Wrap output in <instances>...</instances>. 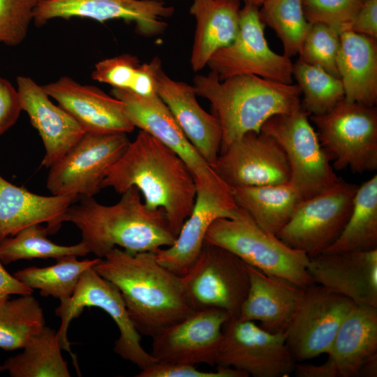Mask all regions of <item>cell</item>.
Here are the masks:
<instances>
[{
  "mask_svg": "<svg viewBox=\"0 0 377 377\" xmlns=\"http://www.w3.org/2000/svg\"><path fill=\"white\" fill-rule=\"evenodd\" d=\"M339 47V32L325 24L314 23L311 24L301 45L299 60L340 78L337 67Z\"/></svg>",
  "mask_w": 377,
  "mask_h": 377,
  "instance_id": "cell-37",
  "label": "cell"
},
{
  "mask_svg": "<svg viewBox=\"0 0 377 377\" xmlns=\"http://www.w3.org/2000/svg\"><path fill=\"white\" fill-rule=\"evenodd\" d=\"M22 110L17 89L0 77V135L16 123Z\"/></svg>",
  "mask_w": 377,
  "mask_h": 377,
  "instance_id": "cell-42",
  "label": "cell"
},
{
  "mask_svg": "<svg viewBox=\"0 0 377 377\" xmlns=\"http://www.w3.org/2000/svg\"><path fill=\"white\" fill-rule=\"evenodd\" d=\"M112 205L98 202L93 197H80L71 204L61 222H71L80 231L89 252L102 258L114 247L136 253L155 252L174 244L162 209H151L142 200L140 191L132 186Z\"/></svg>",
  "mask_w": 377,
  "mask_h": 377,
  "instance_id": "cell-3",
  "label": "cell"
},
{
  "mask_svg": "<svg viewBox=\"0 0 377 377\" xmlns=\"http://www.w3.org/2000/svg\"><path fill=\"white\" fill-rule=\"evenodd\" d=\"M132 186L140 191L148 208L163 210L177 237L195 203V179L175 151L142 130L101 184V189L110 187L120 194Z\"/></svg>",
  "mask_w": 377,
  "mask_h": 377,
  "instance_id": "cell-1",
  "label": "cell"
},
{
  "mask_svg": "<svg viewBox=\"0 0 377 377\" xmlns=\"http://www.w3.org/2000/svg\"><path fill=\"white\" fill-rule=\"evenodd\" d=\"M244 4L253 6L256 7H260L265 0H242Z\"/></svg>",
  "mask_w": 377,
  "mask_h": 377,
  "instance_id": "cell-47",
  "label": "cell"
},
{
  "mask_svg": "<svg viewBox=\"0 0 377 377\" xmlns=\"http://www.w3.org/2000/svg\"><path fill=\"white\" fill-rule=\"evenodd\" d=\"M205 242L221 246L265 274L302 288L314 284L307 271L309 258L258 226L242 209L232 218L215 220Z\"/></svg>",
  "mask_w": 377,
  "mask_h": 377,
  "instance_id": "cell-5",
  "label": "cell"
},
{
  "mask_svg": "<svg viewBox=\"0 0 377 377\" xmlns=\"http://www.w3.org/2000/svg\"><path fill=\"white\" fill-rule=\"evenodd\" d=\"M247 270L249 288L237 318L258 321L263 329L272 333L285 332L305 288L249 265Z\"/></svg>",
  "mask_w": 377,
  "mask_h": 377,
  "instance_id": "cell-24",
  "label": "cell"
},
{
  "mask_svg": "<svg viewBox=\"0 0 377 377\" xmlns=\"http://www.w3.org/2000/svg\"><path fill=\"white\" fill-rule=\"evenodd\" d=\"M231 318L219 309L195 310L152 337L151 355L157 362L216 364L223 327Z\"/></svg>",
  "mask_w": 377,
  "mask_h": 377,
  "instance_id": "cell-17",
  "label": "cell"
},
{
  "mask_svg": "<svg viewBox=\"0 0 377 377\" xmlns=\"http://www.w3.org/2000/svg\"><path fill=\"white\" fill-rule=\"evenodd\" d=\"M141 64L137 57L123 54L96 63L91 77L112 88L131 91L138 79Z\"/></svg>",
  "mask_w": 377,
  "mask_h": 377,
  "instance_id": "cell-40",
  "label": "cell"
},
{
  "mask_svg": "<svg viewBox=\"0 0 377 377\" xmlns=\"http://www.w3.org/2000/svg\"><path fill=\"white\" fill-rule=\"evenodd\" d=\"M43 88L87 133L127 134L135 128L126 114L124 103L95 86L82 84L63 76Z\"/></svg>",
  "mask_w": 377,
  "mask_h": 377,
  "instance_id": "cell-20",
  "label": "cell"
},
{
  "mask_svg": "<svg viewBox=\"0 0 377 377\" xmlns=\"http://www.w3.org/2000/svg\"><path fill=\"white\" fill-rule=\"evenodd\" d=\"M321 147L337 170L363 173L377 169V110L344 98L327 112L311 115Z\"/></svg>",
  "mask_w": 377,
  "mask_h": 377,
  "instance_id": "cell-6",
  "label": "cell"
},
{
  "mask_svg": "<svg viewBox=\"0 0 377 377\" xmlns=\"http://www.w3.org/2000/svg\"><path fill=\"white\" fill-rule=\"evenodd\" d=\"M377 354V307L355 304L341 323L327 361L336 377H357L362 364Z\"/></svg>",
  "mask_w": 377,
  "mask_h": 377,
  "instance_id": "cell-26",
  "label": "cell"
},
{
  "mask_svg": "<svg viewBox=\"0 0 377 377\" xmlns=\"http://www.w3.org/2000/svg\"><path fill=\"white\" fill-rule=\"evenodd\" d=\"M377 376V354L368 358L361 366L357 377Z\"/></svg>",
  "mask_w": 377,
  "mask_h": 377,
  "instance_id": "cell-46",
  "label": "cell"
},
{
  "mask_svg": "<svg viewBox=\"0 0 377 377\" xmlns=\"http://www.w3.org/2000/svg\"><path fill=\"white\" fill-rule=\"evenodd\" d=\"M337 67L344 99L374 106L377 101L376 39L351 30L341 32Z\"/></svg>",
  "mask_w": 377,
  "mask_h": 377,
  "instance_id": "cell-27",
  "label": "cell"
},
{
  "mask_svg": "<svg viewBox=\"0 0 377 377\" xmlns=\"http://www.w3.org/2000/svg\"><path fill=\"white\" fill-rule=\"evenodd\" d=\"M130 142L126 133L86 132L60 161L49 168L47 190L55 195L94 197L101 191L108 171L121 157Z\"/></svg>",
  "mask_w": 377,
  "mask_h": 377,
  "instance_id": "cell-13",
  "label": "cell"
},
{
  "mask_svg": "<svg viewBox=\"0 0 377 377\" xmlns=\"http://www.w3.org/2000/svg\"><path fill=\"white\" fill-rule=\"evenodd\" d=\"M78 199L69 195H42L7 181L0 175V242L22 229L47 223L50 234L57 232L66 209Z\"/></svg>",
  "mask_w": 377,
  "mask_h": 377,
  "instance_id": "cell-25",
  "label": "cell"
},
{
  "mask_svg": "<svg viewBox=\"0 0 377 377\" xmlns=\"http://www.w3.org/2000/svg\"><path fill=\"white\" fill-rule=\"evenodd\" d=\"M137 377H248L241 371L230 367L217 366L216 371H203L195 365L156 362L141 369Z\"/></svg>",
  "mask_w": 377,
  "mask_h": 377,
  "instance_id": "cell-41",
  "label": "cell"
},
{
  "mask_svg": "<svg viewBox=\"0 0 377 377\" xmlns=\"http://www.w3.org/2000/svg\"><path fill=\"white\" fill-rule=\"evenodd\" d=\"M259 8L244 4L239 11V30L234 40L215 52L207 66L221 80L254 75L272 81L293 84L290 57L272 51L265 39Z\"/></svg>",
  "mask_w": 377,
  "mask_h": 377,
  "instance_id": "cell-12",
  "label": "cell"
},
{
  "mask_svg": "<svg viewBox=\"0 0 377 377\" xmlns=\"http://www.w3.org/2000/svg\"><path fill=\"white\" fill-rule=\"evenodd\" d=\"M237 206L264 230L277 235L304 200L297 189L286 182L232 188Z\"/></svg>",
  "mask_w": 377,
  "mask_h": 377,
  "instance_id": "cell-29",
  "label": "cell"
},
{
  "mask_svg": "<svg viewBox=\"0 0 377 377\" xmlns=\"http://www.w3.org/2000/svg\"><path fill=\"white\" fill-rule=\"evenodd\" d=\"M193 87L197 96L209 102L212 114L219 122L221 151L249 131L260 132L269 117L302 106L297 84L277 82L254 75L221 80L211 71L195 76Z\"/></svg>",
  "mask_w": 377,
  "mask_h": 377,
  "instance_id": "cell-4",
  "label": "cell"
},
{
  "mask_svg": "<svg viewBox=\"0 0 377 377\" xmlns=\"http://www.w3.org/2000/svg\"><path fill=\"white\" fill-rule=\"evenodd\" d=\"M111 94L124 103L126 114L134 126L175 151L187 165L194 179L213 170L186 137L158 94L143 96L116 88L112 89Z\"/></svg>",
  "mask_w": 377,
  "mask_h": 377,
  "instance_id": "cell-22",
  "label": "cell"
},
{
  "mask_svg": "<svg viewBox=\"0 0 377 377\" xmlns=\"http://www.w3.org/2000/svg\"><path fill=\"white\" fill-rule=\"evenodd\" d=\"M194 179L196 197L190 215L174 244L155 251L157 261L179 276L195 264L212 223L218 219L235 217L239 210L232 188L214 170Z\"/></svg>",
  "mask_w": 377,
  "mask_h": 377,
  "instance_id": "cell-11",
  "label": "cell"
},
{
  "mask_svg": "<svg viewBox=\"0 0 377 377\" xmlns=\"http://www.w3.org/2000/svg\"><path fill=\"white\" fill-rule=\"evenodd\" d=\"M212 168L232 188L281 184L290 179L283 150L261 131H249L221 150Z\"/></svg>",
  "mask_w": 377,
  "mask_h": 377,
  "instance_id": "cell-18",
  "label": "cell"
},
{
  "mask_svg": "<svg viewBox=\"0 0 377 377\" xmlns=\"http://www.w3.org/2000/svg\"><path fill=\"white\" fill-rule=\"evenodd\" d=\"M22 110L38 131L45 147L41 165L50 168L60 161L86 133L63 108L55 105L43 86L28 76L16 78Z\"/></svg>",
  "mask_w": 377,
  "mask_h": 377,
  "instance_id": "cell-21",
  "label": "cell"
},
{
  "mask_svg": "<svg viewBox=\"0 0 377 377\" xmlns=\"http://www.w3.org/2000/svg\"><path fill=\"white\" fill-rule=\"evenodd\" d=\"M294 372L299 377H336L332 367L327 361L319 365L296 363Z\"/></svg>",
  "mask_w": 377,
  "mask_h": 377,
  "instance_id": "cell-45",
  "label": "cell"
},
{
  "mask_svg": "<svg viewBox=\"0 0 377 377\" xmlns=\"http://www.w3.org/2000/svg\"><path fill=\"white\" fill-rule=\"evenodd\" d=\"M2 371H4V368H3V365L0 364V372H2Z\"/></svg>",
  "mask_w": 377,
  "mask_h": 377,
  "instance_id": "cell-48",
  "label": "cell"
},
{
  "mask_svg": "<svg viewBox=\"0 0 377 377\" xmlns=\"http://www.w3.org/2000/svg\"><path fill=\"white\" fill-rule=\"evenodd\" d=\"M260 7V20L281 40L283 54L290 58L297 54L311 26L304 15L302 1L265 0Z\"/></svg>",
  "mask_w": 377,
  "mask_h": 377,
  "instance_id": "cell-36",
  "label": "cell"
},
{
  "mask_svg": "<svg viewBox=\"0 0 377 377\" xmlns=\"http://www.w3.org/2000/svg\"><path fill=\"white\" fill-rule=\"evenodd\" d=\"M297 361L286 334L272 333L254 321L230 318L223 327L217 366L230 367L254 377L288 376Z\"/></svg>",
  "mask_w": 377,
  "mask_h": 377,
  "instance_id": "cell-14",
  "label": "cell"
},
{
  "mask_svg": "<svg viewBox=\"0 0 377 377\" xmlns=\"http://www.w3.org/2000/svg\"><path fill=\"white\" fill-rule=\"evenodd\" d=\"M157 94L200 155L212 168L220 154L222 131L217 119L198 103L193 86L171 79L163 71Z\"/></svg>",
  "mask_w": 377,
  "mask_h": 377,
  "instance_id": "cell-23",
  "label": "cell"
},
{
  "mask_svg": "<svg viewBox=\"0 0 377 377\" xmlns=\"http://www.w3.org/2000/svg\"><path fill=\"white\" fill-rule=\"evenodd\" d=\"M86 307H98L105 311L117 325L119 336L114 342V351L122 359L139 369H145L157 360L141 345V337L133 323L119 289L99 275L94 267L82 275L72 297L60 302L55 314L61 318L57 334L61 348L73 355L67 337L69 324Z\"/></svg>",
  "mask_w": 377,
  "mask_h": 377,
  "instance_id": "cell-8",
  "label": "cell"
},
{
  "mask_svg": "<svg viewBox=\"0 0 377 377\" xmlns=\"http://www.w3.org/2000/svg\"><path fill=\"white\" fill-rule=\"evenodd\" d=\"M240 0H193L190 13L196 20L191 64L202 69L212 54L230 45L239 30Z\"/></svg>",
  "mask_w": 377,
  "mask_h": 377,
  "instance_id": "cell-28",
  "label": "cell"
},
{
  "mask_svg": "<svg viewBox=\"0 0 377 377\" xmlns=\"http://www.w3.org/2000/svg\"><path fill=\"white\" fill-rule=\"evenodd\" d=\"M307 271L314 283L357 305L377 307V249L321 253L309 258Z\"/></svg>",
  "mask_w": 377,
  "mask_h": 377,
  "instance_id": "cell-19",
  "label": "cell"
},
{
  "mask_svg": "<svg viewBox=\"0 0 377 377\" xmlns=\"http://www.w3.org/2000/svg\"><path fill=\"white\" fill-rule=\"evenodd\" d=\"M99 259L80 260L76 256H66L56 260L53 265L29 267L13 275L32 290H39L42 296H51L63 302L72 297L82 274L93 267Z\"/></svg>",
  "mask_w": 377,
  "mask_h": 377,
  "instance_id": "cell-32",
  "label": "cell"
},
{
  "mask_svg": "<svg viewBox=\"0 0 377 377\" xmlns=\"http://www.w3.org/2000/svg\"><path fill=\"white\" fill-rule=\"evenodd\" d=\"M33 290L21 281L14 275L10 274L3 266L0 260V301L9 298L12 295L32 294Z\"/></svg>",
  "mask_w": 377,
  "mask_h": 377,
  "instance_id": "cell-44",
  "label": "cell"
},
{
  "mask_svg": "<svg viewBox=\"0 0 377 377\" xmlns=\"http://www.w3.org/2000/svg\"><path fill=\"white\" fill-rule=\"evenodd\" d=\"M350 30L377 39V0H364Z\"/></svg>",
  "mask_w": 377,
  "mask_h": 377,
  "instance_id": "cell-43",
  "label": "cell"
},
{
  "mask_svg": "<svg viewBox=\"0 0 377 377\" xmlns=\"http://www.w3.org/2000/svg\"><path fill=\"white\" fill-rule=\"evenodd\" d=\"M308 114L301 106L269 117L260 128L261 132L274 139L283 150L290 168L289 182L304 200L327 190L339 179Z\"/></svg>",
  "mask_w": 377,
  "mask_h": 377,
  "instance_id": "cell-7",
  "label": "cell"
},
{
  "mask_svg": "<svg viewBox=\"0 0 377 377\" xmlns=\"http://www.w3.org/2000/svg\"><path fill=\"white\" fill-rule=\"evenodd\" d=\"M57 332L45 326L24 348L2 364L12 377H70Z\"/></svg>",
  "mask_w": 377,
  "mask_h": 377,
  "instance_id": "cell-31",
  "label": "cell"
},
{
  "mask_svg": "<svg viewBox=\"0 0 377 377\" xmlns=\"http://www.w3.org/2000/svg\"><path fill=\"white\" fill-rule=\"evenodd\" d=\"M303 99V109L311 115L323 114L344 98L342 82L320 67L297 60L293 66Z\"/></svg>",
  "mask_w": 377,
  "mask_h": 377,
  "instance_id": "cell-35",
  "label": "cell"
},
{
  "mask_svg": "<svg viewBox=\"0 0 377 377\" xmlns=\"http://www.w3.org/2000/svg\"><path fill=\"white\" fill-rule=\"evenodd\" d=\"M186 298L195 310L219 309L238 317L249 288L247 265L230 251L205 242L188 272L182 276Z\"/></svg>",
  "mask_w": 377,
  "mask_h": 377,
  "instance_id": "cell-9",
  "label": "cell"
},
{
  "mask_svg": "<svg viewBox=\"0 0 377 377\" xmlns=\"http://www.w3.org/2000/svg\"><path fill=\"white\" fill-rule=\"evenodd\" d=\"M47 227L36 223L29 226L15 235L0 242V260L10 264L19 260L54 258L66 256H85L89 253L86 245L78 244L65 246L52 242L47 238Z\"/></svg>",
  "mask_w": 377,
  "mask_h": 377,
  "instance_id": "cell-34",
  "label": "cell"
},
{
  "mask_svg": "<svg viewBox=\"0 0 377 377\" xmlns=\"http://www.w3.org/2000/svg\"><path fill=\"white\" fill-rule=\"evenodd\" d=\"M45 326L43 309L32 294L0 301V348H23Z\"/></svg>",
  "mask_w": 377,
  "mask_h": 377,
  "instance_id": "cell-33",
  "label": "cell"
},
{
  "mask_svg": "<svg viewBox=\"0 0 377 377\" xmlns=\"http://www.w3.org/2000/svg\"><path fill=\"white\" fill-rule=\"evenodd\" d=\"M310 24L323 23L340 34L350 30L364 0H302Z\"/></svg>",
  "mask_w": 377,
  "mask_h": 377,
  "instance_id": "cell-38",
  "label": "cell"
},
{
  "mask_svg": "<svg viewBox=\"0 0 377 377\" xmlns=\"http://www.w3.org/2000/svg\"><path fill=\"white\" fill-rule=\"evenodd\" d=\"M40 0H0V43L16 46L26 38Z\"/></svg>",
  "mask_w": 377,
  "mask_h": 377,
  "instance_id": "cell-39",
  "label": "cell"
},
{
  "mask_svg": "<svg viewBox=\"0 0 377 377\" xmlns=\"http://www.w3.org/2000/svg\"><path fill=\"white\" fill-rule=\"evenodd\" d=\"M358 186L339 179L327 190L303 200L276 236L309 258L323 253L343 232Z\"/></svg>",
  "mask_w": 377,
  "mask_h": 377,
  "instance_id": "cell-10",
  "label": "cell"
},
{
  "mask_svg": "<svg viewBox=\"0 0 377 377\" xmlns=\"http://www.w3.org/2000/svg\"><path fill=\"white\" fill-rule=\"evenodd\" d=\"M174 8L163 0H40L33 21L42 27L56 18H88L104 23L112 20L133 22L135 31L146 37L162 34Z\"/></svg>",
  "mask_w": 377,
  "mask_h": 377,
  "instance_id": "cell-16",
  "label": "cell"
},
{
  "mask_svg": "<svg viewBox=\"0 0 377 377\" xmlns=\"http://www.w3.org/2000/svg\"><path fill=\"white\" fill-rule=\"evenodd\" d=\"M377 249V175L358 186L351 214L338 239L323 253Z\"/></svg>",
  "mask_w": 377,
  "mask_h": 377,
  "instance_id": "cell-30",
  "label": "cell"
},
{
  "mask_svg": "<svg viewBox=\"0 0 377 377\" xmlns=\"http://www.w3.org/2000/svg\"><path fill=\"white\" fill-rule=\"evenodd\" d=\"M355 305L320 285L305 288L285 332L286 344L295 360L327 354L341 323Z\"/></svg>",
  "mask_w": 377,
  "mask_h": 377,
  "instance_id": "cell-15",
  "label": "cell"
},
{
  "mask_svg": "<svg viewBox=\"0 0 377 377\" xmlns=\"http://www.w3.org/2000/svg\"><path fill=\"white\" fill-rule=\"evenodd\" d=\"M93 267L119 289L140 334L152 337L195 311L182 276L161 265L155 252L131 253L114 247Z\"/></svg>",
  "mask_w": 377,
  "mask_h": 377,
  "instance_id": "cell-2",
  "label": "cell"
}]
</instances>
